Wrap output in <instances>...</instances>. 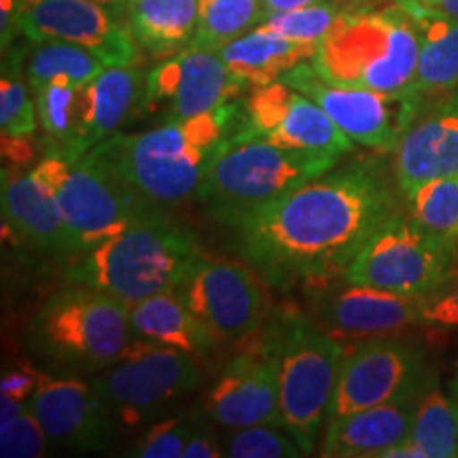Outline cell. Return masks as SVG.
Wrapping results in <instances>:
<instances>
[{"label":"cell","mask_w":458,"mask_h":458,"mask_svg":"<svg viewBox=\"0 0 458 458\" xmlns=\"http://www.w3.org/2000/svg\"><path fill=\"white\" fill-rule=\"evenodd\" d=\"M210 418L206 416H189V433L185 444V454L182 458H219L225 456L221 445L216 442L215 433L210 431Z\"/></svg>","instance_id":"38"},{"label":"cell","mask_w":458,"mask_h":458,"mask_svg":"<svg viewBox=\"0 0 458 458\" xmlns=\"http://www.w3.org/2000/svg\"><path fill=\"white\" fill-rule=\"evenodd\" d=\"M408 213L422 229L458 246V174L437 176L405 196Z\"/></svg>","instance_id":"31"},{"label":"cell","mask_w":458,"mask_h":458,"mask_svg":"<svg viewBox=\"0 0 458 458\" xmlns=\"http://www.w3.org/2000/svg\"><path fill=\"white\" fill-rule=\"evenodd\" d=\"M458 174V89L416 114L394 148V181L401 196L422 182Z\"/></svg>","instance_id":"20"},{"label":"cell","mask_w":458,"mask_h":458,"mask_svg":"<svg viewBox=\"0 0 458 458\" xmlns=\"http://www.w3.org/2000/svg\"><path fill=\"white\" fill-rule=\"evenodd\" d=\"M427 7L435 9V11H442V13L456 17L458 20V0H428Z\"/></svg>","instance_id":"41"},{"label":"cell","mask_w":458,"mask_h":458,"mask_svg":"<svg viewBox=\"0 0 458 458\" xmlns=\"http://www.w3.org/2000/svg\"><path fill=\"white\" fill-rule=\"evenodd\" d=\"M422 325L458 331V280L444 284L442 289L428 295L422 312Z\"/></svg>","instance_id":"37"},{"label":"cell","mask_w":458,"mask_h":458,"mask_svg":"<svg viewBox=\"0 0 458 458\" xmlns=\"http://www.w3.org/2000/svg\"><path fill=\"white\" fill-rule=\"evenodd\" d=\"M232 458H297L306 456L300 444L280 425H255L236 428L225 444Z\"/></svg>","instance_id":"34"},{"label":"cell","mask_w":458,"mask_h":458,"mask_svg":"<svg viewBox=\"0 0 458 458\" xmlns=\"http://www.w3.org/2000/svg\"><path fill=\"white\" fill-rule=\"evenodd\" d=\"M47 433L34 418L30 408L20 416L0 422V456L3 458H38L47 448Z\"/></svg>","instance_id":"35"},{"label":"cell","mask_w":458,"mask_h":458,"mask_svg":"<svg viewBox=\"0 0 458 458\" xmlns=\"http://www.w3.org/2000/svg\"><path fill=\"white\" fill-rule=\"evenodd\" d=\"M403 7L414 15L420 37L411 91L422 98L452 94L458 89V20L418 4Z\"/></svg>","instance_id":"26"},{"label":"cell","mask_w":458,"mask_h":458,"mask_svg":"<svg viewBox=\"0 0 458 458\" xmlns=\"http://www.w3.org/2000/svg\"><path fill=\"white\" fill-rule=\"evenodd\" d=\"M450 397L454 399L456 410H458V365H456V371H454V376H452V382H450Z\"/></svg>","instance_id":"42"},{"label":"cell","mask_w":458,"mask_h":458,"mask_svg":"<svg viewBox=\"0 0 458 458\" xmlns=\"http://www.w3.org/2000/svg\"><path fill=\"white\" fill-rule=\"evenodd\" d=\"M189 433V416H174L159 420L130 450L136 458H182Z\"/></svg>","instance_id":"36"},{"label":"cell","mask_w":458,"mask_h":458,"mask_svg":"<svg viewBox=\"0 0 458 458\" xmlns=\"http://www.w3.org/2000/svg\"><path fill=\"white\" fill-rule=\"evenodd\" d=\"M418 51L416 20L403 4L386 11H342L320 41L312 66L331 83L397 94L411 91Z\"/></svg>","instance_id":"4"},{"label":"cell","mask_w":458,"mask_h":458,"mask_svg":"<svg viewBox=\"0 0 458 458\" xmlns=\"http://www.w3.org/2000/svg\"><path fill=\"white\" fill-rule=\"evenodd\" d=\"M414 408L411 401H405L331 418L318 454L334 458H386L394 445L408 439Z\"/></svg>","instance_id":"23"},{"label":"cell","mask_w":458,"mask_h":458,"mask_svg":"<svg viewBox=\"0 0 458 458\" xmlns=\"http://www.w3.org/2000/svg\"><path fill=\"white\" fill-rule=\"evenodd\" d=\"M196 359L148 340L131 342L123 357L102 369L91 385L111 411L125 420H142L170 401L196 391L202 382Z\"/></svg>","instance_id":"12"},{"label":"cell","mask_w":458,"mask_h":458,"mask_svg":"<svg viewBox=\"0 0 458 458\" xmlns=\"http://www.w3.org/2000/svg\"><path fill=\"white\" fill-rule=\"evenodd\" d=\"M278 354V329L238 352L206 393V416L233 431L255 425H280Z\"/></svg>","instance_id":"17"},{"label":"cell","mask_w":458,"mask_h":458,"mask_svg":"<svg viewBox=\"0 0 458 458\" xmlns=\"http://www.w3.org/2000/svg\"><path fill=\"white\" fill-rule=\"evenodd\" d=\"M320 45L297 43L266 26H255L236 41L219 49V55L242 88H263L276 83L303 62H312Z\"/></svg>","instance_id":"24"},{"label":"cell","mask_w":458,"mask_h":458,"mask_svg":"<svg viewBox=\"0 0 458 458\" xmlns=\"http://www.w3.org/2000/svg\"><path fill=\"white\" fill-rule=\"evenodd\" d=\"M427 300V295L394 293L377 286L348 283L346 289L323 301L318 317L340 335L380 337L422 325Z\"/></svg>","instance_id":"21"},{"label":"cell","mask_w":458,"mask_h":458,"mask_svg":"<svg viewBox=\"0 0 458 458\" xmlns=\"http://www.w3.org/2000/svg\"><path fill=\"white\" fill-rule=\"evenodd\" d=\"M105 64L91 51L72 43L45 41L37 43L26 64V79L37 91L51 83H89L105 71Z\"/></svg>","instance_id":"29"},{"label":"cell","mask_w":458,"mask_h":458,"mask_svg":"<svg viewBox=\"0 0 458 458\" xmlns=\"http://www.w3.org/2000/svg\"><path fill=\"white\" fill-rule=\"evenodd\" d=\"M26 79L21 54H11L3 64L0 77V128L7 139H26L38 125L37 100Z\"/></svg>","instance_id":"32"},{"label":"cell","mask_w":458,"mask_h":458,"mask_svg":"<svg viewBox=\"0 0 458 458\" xmlns=\"http://www.w3.org/2000/svg\"><path fill=\"white\" fill-rule=\"evenodd\" d=\"M335 164L337 157L329 153L250 139L238 128L210 164L198 198L208 206L210 215L233 225L291 189L323 176Z\"/></svg>","instance_id":"5"},{"label":"cell","mask_w":458,"mask_h":458,"mask_svg":"<svg viewBox=\"0 0 458 458\" xmlns=\"http://www.w3.org/2000/svg\"><path fill=\"white\" fill-rule=\"evenodd\" d=\"M32 170L54 193L64 219L68 257L117 236L136 223L162 215V208L125 187L89 153L83 157H64L47 151Z\"/></svg>","instance_id":"7"},{"label":"cell","mask_w":458,"mask_h":458,"mask_svg":"<svg viewBox=\"0 0 458 458\" xmlns=\"http://www.w3.org/2000/svg\"><path fill=\"white\" fill-rule=\"evenodd\" d=\"M28 408L41 422L49 442L77 450H100L111 437V408L94 385L72 376L38 371Z\"/></svg>","instance_id":"19"},{"label":"cell","mask_w":458,"mask_h":458,"mask_svg":"<svg viewBox=\"0 0 458 458\" xmlns=\"http://www.w3.org/2000/svg\"><path fill=\"white\" fill-rule=\"evenodd\" d=\"M401 4H418V7H427L428 0H399Z\"/></svg>","instance_id":"44"},{"label":"cell","mask_w":458,"mask_h":458,"mask_svg":"<svg viewBox=\"0 0 458 458\" xmlns=\"http://www.w3.org/2000/svg\"><path fill=\"white\" fill-rule=\"evenodd\" d=\"M3 227L17 244L68 257L64 219L54 193L34 170L17 176L3 172Z\"/></svg>","instance_id":"22"},{"label":"cell","mask_w":458,"mask_h":458,"mask_svg":"<svg viewBox=\"0 0 458 458\" xmlns=\"http://www.w3.org/2000/svg\"><path fill=\"white\" fill-rule=\"evenodd\" d=\"M261 20V0H198V26L187 49L219 51Z\"/></svg>","instance_id":"30"},{"label":"cell","mask_w":458,"mask_h":458,"mask_svg":"<svg viewBox=\"0 0 458 458\" xmlns=\"http://www.w3.org/2000/svg\"><path fill=\"white\" fill-rule=\"evenodd\" d=\"M280 81L317 102L348 139L380 153L397 148L403 131L422 108V96L416 91L388 94L354 85H337L318 74L312 62L295 66Z\"/></svg>","instance_id":"11"},{"label":"cell","mask_w":458,"mask_h":458,"mask_svg":"<svg viewBox=\"0 0 458 458\" xmlns=\"http://www.w3.org/2000/svg\"><path fill=\"white\" fill-rule=\"evenodd\" d=\"M30 346L51 363L102 371L134 342L130 306L88 284H68L43 301L30 320Z\"/></svg>","instance_id":"6"},{"label":"cell","mask_w":458,"mask_h":458,"mask_svg":"<svg viewBox=\"0 0 458 458\" xmlns=\"http://www.w3.org/2000/svg\"><path fill=\"white\" fill-rule=\"evenodd\" d=\"M242 89L219 51L182 49L147 74L140 105L165 119H187L227 105Z\"/></svg>","instance_id":"18"},{"label":"cell","mask_w":458,"mask_h":458,"mask_svg":"<svg viewBox=\"0 0 458 458\" xmlns=\"http://www.w3.org/2000/svg\"><path fill=\"white\" fill-rule=\"evenodd\" d=\"M130 320L140 340L176 348L193 357H204L219 346V340L189 310L176 291L131 303Z\"/></svg>","instance_id":"25"},{"label":"cell","mask_w":458,"mask_h":458,"mask_svg":"<svg viewBox=\"0 0 458 458\" xmlns=\"http://www.w3.org/2000/svg\"><path fill=\"white\" fill-rule=\"evenodd\" d=\"M425 380L422 352L408 342L380 335L344 346L327 420L376 405L414 401L427 391Z\"/></svg>","instance_id":"13"},{"label":"cell","mask_w":458,"mask_h":458,"mask_svg":"<svg viewBox=\"0 0 458 458\" xmlns=\"http://www.w3.org/2000/svg\"><path fill=\"white\" fill-rule=\"evenodd\" d=\"M278 342L280 427L310 454L329 416L344 346L297 317L278 329Z\"/></svg>","instance_id":"9"},{"label":"cell","mask_w":458,"mask_h":458,"mask_svg":"<svg viewBox=\"0 0 458 458\" xmlns=\"http://www.w3.org/2000/svg\"><path fill=\"white\" fill-rule=\"evenodd\" d=\"M202 257L198 238L162 213L74 255L66 283L94 286L131 306L179 289Z\"/></svg>","instance_id":"3"},{"label":"cell","mask_w":458,"mask_h":458,"mask_svg":"<svg viewBox=\"0 0 458 458\" xmlns=\"http://www.w3.org/2000/svg\"><path fill=\"white\" fill-rule=\"evenodd\" d=\"M98 3L106 4V7H111V9H117V7L125 9V3H128V0H98Z\"/></svg>","instance_id":"43"},{"label":"cell","mask_w":458,"mask_h":458,"mask_svg":"<svg viewBox=\"0 0 458 458\" xmlns=\"http://www.w3.org/2000/svg\"><path fill=\"white\" fill-rule=\"evenodd\" d=\"M147 79L139 68L106 66L89 83H51L32 91L38 125L49 139L47 151L83 157L128 122L145 96Z\"/></svg>","instance_id":"8"},{"label":"cell","mask_w":458,"mask_h":458,"mask_svg":"<svg viewBox=\"0 0 458 458\" xmlns=\"http://www.w3.org/2000/svg\"><path fill=\"white\" fill-rule=\"evenodd\" d=\"M17 30L37 43H72L94 54L105 66L136 68L142 49L128 21L98 0H34L17 13Z\"/></svg>","instance_id":"14"},{"label":"cell","mask_w":458,"mask_h":458,"mask_svg":"<svg viewBox=\"0 0 458 458\" xmlns=\"http://www.w3.org/2000/svg\"><path fill=\"white\" fill-rule=\"evenodd\" d=\"M320 3V0H261L263 17L267 13H278V11H289L297 7H306V4Z\"/></svg>","instance_id":"40"},{"label":"cell","mask_w":458,"mask_h":458,"mask_svg":"<svg viewBox=\"0 0 458 458\" xmlns=\"http://www.w3.org/2000/svg\"><path fill=\"white\" fill-rule=\"evenodd\" d=\"M244 105L227 102L187 119H165L157 128L117 134L89 156L157 208L198 196L206 172L242 123Z\"/></svg>","instance_id":"2"},{"label":"cell","mask_w":458,"mask_h":458,"mask_svg":"<svg viewBox=\"0 0 458 458\" xmlns=\"http://www.w3.org/2000/svg\"><path fill=\"white\" fill-rule=\"evenodd\" d=\"M399 215L393 187L374 165L325 172L233 223L238 249L270 283L329 278Z\"/></svg>","instance_id":"1"},{"label":"cell","mask_w":458,"mask_h":458,"mask_svg":"<svg viewBox=\"0 0 458 458\" xmlns=\"http://www.w3.org/2000/svg\"><path fill=\"white\" fill-rule=\"evenodd\" d=\"M176 295L219 344L249 340L259 329L266 308L259 280L249 267L206 255L182 280Z\"/></svg>","instance_id":"15"},{"label":"cell","mask_w":458,"mask_h":458,"mask_svg":"<svg viewBox=\"0 0 458 458\" xmlns=\"http://www.w3.org/2000/svg\"><path fill=\"white\" fill-rule=\"evenodd\" d=\"M240 134L335 157L346 156L354 147V140L331 122L317 102L284 81L250 89L244 100Z\"/></svg>","instance_id":"16"},{"label":"cell","mask_w":458,"mask_h":458,"mask_svg":"<svg viewBox=\"0 0 458 458\" xmlns=\"http://www.w3.org/2000/svg\"><path fill=\"white\" fill-rule=\"evenodd\" d=\"M125 21L147 55L168 60L191 43L198 0H128Z\"/></svg>","instance_id":"27"},{"label":"cell","mask_w":458,"mask_h":458,"mask_svg":"<svg viewBox=\"0 0 458 458\" xmlns=\"http://www.w3.org/2000/svg\"><path fill=\"white\" fill-rule=\"evenodd\" d=\"M38 385V371L32 369H13L3 376L0 394H7L17 401H28L32 397L34 388Z\"/></svg>","instance_id":"39"},{"label":"cell","mask_w":458,"mask_h":458,"mask_svg":"<svg viewBox=\"0 0 458 458\" xmlns=\"http://www.w3.org/2000/svg\"><path fill=\"white\" fill-rule=\"evenodd\" d=\"M452 259L454 246L399 213L360 246L342 276L346 283L428 297L450 283Z\"/></svg>","instance_id":"10"},{"label":"cell","mask_w":458,"mask_h":458,"mask_svg":"<svg viewBox=\"0 0 458 458\" xmlns=\"http://www.w3.org/2000/svg\"><path fill=\"white\" fill-rule=\"evenodd\" d=\"M340 13L342 11H337L335 4L320 0V3L306 4V7L267 13L261 20V26L283 34L291 41L320 45Z\"/></svg>","instance_id":"33"},{"label":"cell","mask_w":458,"mask_h":458,"mask_svg":"<svg viewBox=\"0 0 458 458\" xmlns=\"http://www.w3.org/2000/svg\"><path fill=\"white\" fill-rule=\"evenodd\" d=\"M458 410L442 388L428 386L414 408L408 439L394 445L386 458H456Z\"/></svg>","instance_id":"28"}]
</instances>
